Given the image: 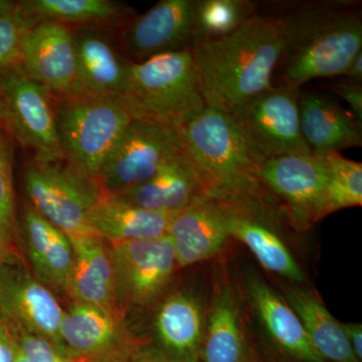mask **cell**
<instances>
[{
    "label": "cell",
    "instance_id": "6da1fadb",
    "mask_svg": "<svg viewBox=\"0 0 362 362\" xmlns=\"http://www.w3.org/2000/svg\"><path fill=\"white\" fill-rule=\"evenodd\" d=\"M284 42L281 16L259 11L230 35L192 45L206 106L230 114L273 87Z\"/></svg>",
    "mask_w": 362,
    "mask_h": 362
},
{
    "label": "cell",
    "instance_id": "7a4b0ae2",
    "mask_svg": "<svg viewBox=\"0 0 362 362\" xmlns=\"http://www.w3.org/2000/svg\"><path fill=\"white\" fill-rule=\"evenodd\" d=\"M277 13L285 28L278 86L299 92L314 78L343 76L362 52L361 1L294 2Z\"/></svg>",
    "mask_w": 362,
    "mask_h": 362
},
{
    "label": "cell",
    "instance_id": "3957f363",
    "mask_svg": "<svg viewBox=\"0 0 362 362\" xmlns=\"http://www.w3.org/2000/svg\"><path fill=\"white\" fill-rule=\"evenodd\" d=\"M183 151L206 197L239 206H263L270 194L261 178V158L232 118L206 107L180 129Z\"/></svg>",
    "mask_w": 362,
    "mask_h": 362
},
{
    "label": "cell",
    "instance_id": "277c9868",
    "mask_svg": "<svg viewBox=\"0 0 362 362\" xmlns=\"http://www.w3.org/2000/svg\"><path fill=\"white\" fill-rule=\"evenodd\" d=\"M123 98L134 118L180 130L207 107L192 47L131 63Z\"/></svg>",
    "mask_w": 362,
    "mask_h": 362
},
{
    "label": "cell",
    "instance_id": "5b68a950",
    "mask_svg": "<svg viewBox=\"0 0 362 362\" xmlns=\"http://www.w3.org/2000/svg\"><path fill=\"white\" fill-rule=\"evenodd\" d=\"M64 158L98 181L102 166L134 119L123 97L70 96L56 100Z\"/></svg>",
    "mask_w": 362,
    "mask_h": 362
},
{
    "label": "cell",
    "instance_id": "8992f818",
    "mask_svg": "<svg viewBox=\"0 0 362 362\" xmlns=\"http://www.w3.org/2000/svg\"><path fill=\"white\" fill-rule=\"evenodd\" d=\"M0 125L35 162L64 159L56 99L21 66L0 71Z\"/></svg>",
    "mask_w": 362,
    "mask_h": 362
},
{
    "label": "cell",
    "instance_id": "52a82bcc",
    "mask_svg": "<svg viewBox=\"0 0 362 362\" xmlns=\"http://www.w3.org/2000/svg\"><path fill=\"white\" fill-rule=\"evenodd\" d=\"M28 202L69 237L90 235V209L102 197L97 180L81 173L65 158L26 162L23 173Z\"/></svg>",
    "mask_w": 362,
    "mask_h": 362
},
{
    "label": "cell",
    "instance_id": "ba28073f",
    "mask_svg": "<svg viewBox=\"0 0 362 362\" xmlns=\"http://www.w3.org/2000/svg\"><path fill=\"white\" fill-rule=\"evenodd\" d=\"M183 153L180 130L134 118L106 159L98 183L102 195H117L141 185Z\"/></svg>",
    "mask_w": 362,
    "mask_h": 362
},
{
    "label": "cell",
    "instance_id": "9c48e42d",
    "mask_svg": "<svg viewBox=\"0 0 362 362\" xmlns=\"http://www.w3.org/2000/svg\"><path fill=\"white\" fill-rule=\"evenodd\" d=\"M299 92L273 85L228 114L262 159L312 154L300 129Z\"/></svg>",
    "mask_w": 362,
    "mask_h": 362
},
{
    "label": "cell",
    "instance_id": "30bf717a",
    "mask_svg": "<svg viewBox=\"0 0 362 362\" xmlns=\"http://www.w3.org/2000/svg\"><path fill=\"white\" fill-rule=\"evenodd\" d=\"M64 311L54 293L37 280L18 252L0 264V322L11 331L45 338L71 359L59 337Z\"/></svg>",
    "mask_w": 362,
    "mask_h": 362
},
{
    "label": "cell",
    "instance_id": "8fae6325",
    "mask_svg": "<svg viewBox=\"0 0 362 362\" xmlns=\"http://www.w3.org/2000/svg\"><path fill=\"white\" fill-rule=\"evenodd\" d=\"M195 0H161L114 28L121 51L131 63L190 49L194 40Z\"/></svg>",
    "mask_w": 362,
    "mask_h": 362
},
{
    "label": "cell",
    "instance_id": "7c38bea8",
    "mask_svg": "<svg viewBox=\"0 0 362 362\" xmlns=\"http://www.w3.org/2000/svg\"><path fill=\"white\" fill-rule=\"evenodd\" d=\"M110 247L118 306H144L156 301L177 267L168 233L156 239L116 243Z\"/></svg>",
    "mask_w": 362,
    "mask_h": 362
},
{
    "label": "cell",
    "instance_id": "4fadbf2b",
    "mask_svg": "<svg viewBox=\"0 0 362 362\" xmlns=\"http://www.w3.org/2000/svg\"><path fill=\"white\" fill-rule=\"evenodd\" d=\"M261 178L267 192L283 202L294 225L308 228L320 221L328 180L325 156L290 154L265 159Z\"/></svg>",
    "mask_w": 362,
    "mask_h": 362
},
{
    "label": "cell",
    "instance_id": "5bb4252c",
    "mask_svg": "<svg viewBox=\"0 0 362 362\" xmlns=\"http://www.w3.org/2000/svg\"><path fill=\"white\" fill-rule=\"evenodd\" d=\"M59 337L71 358L80 362H112L125 359L132 346L122 309L77 303L64 311Z\"/></svg>",
    "mask_w": 362,
    "mask_h": 362
},
{
    "label": "cell",
    "instance_id": "9a60e30c",
    "mask_svg": "<svg viewBox=\"0 0 362 362\" xmlns=\"http://www.w3.org/2000/svg\"><path fill=\"white\" fill-rule=\"evenodd\" d=\"M74 40L76 76L70 96L123 97L131 62L121 51L114 28H78Z\"/></svg>",
    "mask_w": 362,
    "mask_h": 362
},
{
    "label": "cell",
    "instance_id": "2e32d148",
    "mask_svg": "<svg viewBox=\"0 0 362 362\" xmlns=\"http://www.w3.org/2000/svg\"><path fill=\"white\" fill-rule=\"evenodd\" d=\"M21 66L54 99L70 96L76 76L74 30L54 21L35 23L23 40Z\"/></svg>",
    "mask_w": 362,
    "mask_h": 362
},
{
    "label": "cell",
    "instance_id": "e0dca14e",
    "mask_svg": "<svg viewBox=\"0 0 362 362\" xmlns=\"http://www.w3.org/2000/svg\"><path fill=\"white\" fill-rule=\"evenodd\" d=\"M168 235L178 267H187L216 256L230 239L225 202L202 197L170 214Z\"/></svg>",
    "mask_w": 362,
    "mask_h": 362
},
{
    "label": "cell",
    "instance_id": "ac0fdd59",
    "mask_svg": "<svg viewBox=\"0 0 362 362\" xmlns=\"http://www.w3.org/2000/svg\"><path fill=\"white\" fill-rule=\"evenodd\" d=\"M21 230L35 277L49 291L66 294L75 261L69 235L40 216L28 202L23 206Z\"/></svg>",
    "mask_w": 362,
    "mask_h": 362
},
{
    "label": "cell",
    "instance_id": "d6986e66",
    "mask_svg": "<svg viewBox=\"0 0 362 362\" xmlns=\"http://www.w3.org/2000/svg\"><path fill=\"white\" fill-rule=\"evenodd\" d=\"M298 105L300 129L314 156L361 146L362 124L350 112L310 90H299Z\"/></svg>",
    "mask_w": 362,
    "mask_h": 362
},
{
    "label": "cell",
    "instance_id": "ffe728a7",
    "mask_svg": "<svg viewBox=\"0 0 362 362\" xmlns=\"http://www.w3.org/2000/svg\"><path fill=\"white\" fill-rule=\"evenodd\" d=\"M75 252L66 294L77 303L121 309L117 303L110 244L94 235L69 237Z\"/></svg>",
    "mask_w": 362,
    "mask_h": 362
},
{
    "label": "cell",
    "instance_id": "44dd1931",
    "mask_svg": "<svg viewBox=\"0 0 362 362\" xmlns=\"http://www.w3.org/2000/svg\"><path fill=\"white\" fill-rule=\"evenodd\" d=\"M117 197L142 209L171 214L206 194L201 178L183 151L148 180Z\"/></svg>",
    "mask_w": 362,
    "mask_h": 362
},
{
    "label": "cell",
    "instance_id": "7402d4cb",
    "mask_svg": "<svg viewBox=\"0 0 362 362\" xmlns=\"http://www.w3.org/2000/svg\"><path fill=\"white\" fill-rule=\"evenodd\" d=\"M170 214L136 206L117 195H102L90 209L87 228L109 244L149 240L168 233Z\"/></svg>",
    "mask_w": 362,
    "mask_h": 362
},
{
    "label": "cell",
    "instance_id": "603a6c76",
    "mask_svg": "<svg viewBox=\"0 0 362 362\" xmlns=\"http://www.w3.org/2000/svg\"><path fill=\"white\" fill-rule=\"evenodd\" d=\"M247 285L259 320L281 349L304 362H327L312 346L296 313L265 281L250 275Z\"/></svg>",
    "mask_w": 362,
    "mask_h": 362
},
{
    "label": "cell",
    "instance_id": "cb8c5ba5",
    "mask_svg": "<svg viewBox=\"0 0 362 362\" xmlns=\"http://www.w3.org/2000/svg\"><path fill=\"white\" fill-rule=\"evenodd\" d=\"M18 4L33 25L54 21L71 30L116 28L137 14L132 7L112 0H25Z\"/></svg>",
    "mask_w": 362,
    "mask_h": 362
},
{
    "label": "cell",
    "instance_id": "d4e9b609",
    "mask_svg": "<svg viewBox=\"0 0 362 362\" xmlns=\"http://www.w3.org/2000/svg\"><path fill=\"white\" fill-rule=\"evenodd\" d=\"M226 206L228 207V228L230 238L246 245L267 270L293 282H304L303 271L284 243L265 223L255 218L252 211L258 207L228 204Z\"/></svg>",
    "mask_w": 362,
    "mask_h": 362
},
{
    "label": "cell",
    "instance_id": "484cf974",
    "mask_svg": "<svg viewBox=\"0 0 362 362\" xmlns=\"http://www.w3.org/2000/svg\"><path fill=\"white\" fill-rule=\"evenodd\" d=\"M288 305L296 313L312 346L325 361L359 362L337 319L316 295L303 289L286 288Z\"/></svg>",
    "mask_w": 362,
    "mask_h": 362
},
{
    "label": "cell",
    "instance_id": "4316f807",
    "mask_svg": "<svg viewBox=\"0 0 362 362\" xmlns=\"http://www.w3.org/2000/svg\"><path fill=\"white\" fill-rule=\"evenodd\" d=\"M156 328L166 349L180 356H192L202 338L201 308L189 295L176 293L161 304Z\"/></svg>",
    "mask_w": 362,
    "mask_h": 362
},
{
    "label": "cell",
    "instance_id": "83f0119b",
    "mask_svg": "<svg viewBox=\"0 0 362 362\" xmlns=\"http://www.w3.org/2000/svg\"><path fill=\"white\" fill-rule=\"evenodd\" d=\"M244 344L240 332L239 310L232 294L221 293L209 318L204 362H243Z\"/></svg>",
    "mask_w": 362,
    "mask_h": 362
},
{
    "label": "cell",
    "instance_id": "f1b7e54d",
    "mask_svg": "<svg viewBox=\"0 0 362 362\" xmlns=\"http://www.w3.org/2000/svg\"><path fill=\"white\" fill-rule=\"evenodd\" d=\"M259 6L252 0H195L194 45L235 32Z\"/></svg>",
    "mask_w": 362,
    "mask_h": 362
},
{
    "label": "cell",
    "instance_id": "f546056e",
    "mask_svg": "<svg viewBox=\"0 0 362 362\" xmlns=\"http://www.w3.org/2000/svg\"><path fill=\"white\" fill-rule=\"evenodd\" d=\"M328 180L321 206L320 220L347 207L361 206L362 164L337 152L326 154Z\"/></svg>",
    "mask_w": 362,
    "mask_h": 362
},
{
    "label": "cell",
    "instance_id": "4dcf8cb0",
    "mask_svg": "<svg viewBox=\"0 0 362 362\" xmlns=\"http://www.w3.org/2000/svg\"><path fill=\"white\" fill-rule=\"evenodd\" d=\"M14 143L0 128V225L18 232L16 189L13 178Z\"/></svg>",
    "mask_w": 362,
    "mask_h": 362
},
{
    "label": "cell",
    "instance_id": "1f68e13d",
    "mask_svg": "<svg viewBox=\"0 0 362 362\" xmlns=\"http://www.w3.org/2000/svg\"><path fill=\"white\" fill-rule=\"evenodd\" d=\"M33 25L20 7L0 14V71L21 66L26 33Z\"/></svg>",
    "mask_w": 362,
    "mask_h": 362
},
{
    "label": "cell",
    "instance_id": "d6a6232c",
    "mask_svg": "<svg viewBox=\"0 0 362 362\" xmlns=\"http://www.w3.org/2000/svg\"><path fill=\"white\" fill-rule=\"evenodd\" d=\"M18 346L30 362H80L68 358L52 343L26 331H11Z\"/></svg>",
    "mask_w": 362,
    "mask_h": 362
},
{
    "label": "cell",
    "instance_id": "836d02e7",
    "mask_svg": "<svg viewBox=\"0 0 362 362\" xmlns=\"http://www.w3.org/2000/svg\"><path fill=\"white\" fill-rule=\"evenodd\" d=\"M329 89L349 103L352 115L362 124V84L345 78L330 83Z\"/></svg>",
    "mask_w": 362,
    "mask_h": 362
},
{
    "label": "cell",
    "instance_id": "e575fe53",
    "mask_svg": "<svg viewBox=\"0 0 362 362\" xmlns=\"http://www.w3.org/2000/svg\"><path fill=\"white\" fill-rule=\"evenodd\" d=\"M16 340L6 325L0 322V362H13Z\"/></svg>",
    "mask_w": 362,
    "mask_h": 362
},
{
    "label": "cell",
    "instance_id": "d590c367",
    "mask_svg": "<svg viewBox=\"0 0 362 362\" xmlns=\"http://www.w3.org/2000/svg\"><path fill=\"white\" fill-rule=\"evenodd\" d=\"M341 326L350 347L357 361H362V326L361 323L342 324Z\"/></svg>",
    "mask_w": 362,
    "mask_h": 362
},
{
    "label": "cell",
    "instance_id": "8d00e7d4",
    "mask_svg": "<svg viewBox=\"0 0 362 362\" xmlns=\"http://www.w3.org/2000/svg\"><path fill=\"white\" fill-rule=\"evenodd\" d=\"M14 235L16 233L0 225V264L18 252L13 247Z\"/></svg>",
    "mask_w": 362,
    "mask_h": 362
},
{
    "label": "cell",
    "instance_id": "74e56055",
    "mask_svg": "<svg viewBox=\"0 0 362 362\" xmlns=\"http://www.w3.org/2000/svg\"><path fill=\"white\" fill-rule=\"evenodd\" d=\"M343 76H346L349 80L362 84V52L354 59Z\"/></svg>",
    "mask_w": 362,
    "mask_h": 362
},
{
    "label": "cell",
    "instance_id": "f35d334b",
    "mask_svg": "<svg viewBox=\"0 0 362 362\" xmlns=\"http://www.w3.org/2000/svg\"><path fill=\"white\" fill-rule=\"evenodd\" d=\"M18 6V2L9 1V0H0V14L13 11Z\"/></svg>",
    "mask_w": 362,
    "mask_h": 362
},
{
    "label": "cell",
    "instance_id": "ab89813d",
    "mask_svg": "<svg viewBox=\"0 0 362 362\" xmlns=\"http://www.w3.org/2000/svg\"><path fill=\"white\" fill-rule=\"evenodd\" d=\"M13 362H30L26 358L23 352L21 351L20 346H18V342H16V352H14Z\"/></svg>",
    "mask_w": 362,
    "mask_h": 362
},
{
    "label": "cell",
    "instance_id": "60d3db41",
    "mask_svg": "<svg viewBox=\"0 0 362 362\" xmlns=\"http://www.w3.org/2000/svg\"><path fill=\"white\" fill-rule=\"evenodd\" d=\"M112 362H128V361H126V359H120V361H112Z\"/></svg>",
    "mask_w": 362,
    "mask_h": 362
},
{
    "label": "cell",
    "instance_id": "b9f144b4",
    "mask_svg": "<svg viewBox=\"0 0 362 362\" xmlns=\"http://www.w3.org/2000/svg\"><path fill=\"white\" fill-rule=\"evenodd\" d=\"M142 362H158V361H142Z\"/></svg>",
    "mask_w": 362,
    "mask_h": 362
},
{
    "label": "cell",
    "instance_id": "7bdbcfd3",
    "mask_svg": "<svg viewBox=\"0 0 362 362\" xmlns=\"http://www.w3.org/2000/svg\"><path fill=\"white\" fill-rule=\"evenodd\" d=\"M0 128H1V125H0Z\"/></svg>",
    "mask_w": 362,
    "mask_h": 362
}]
</instances>
